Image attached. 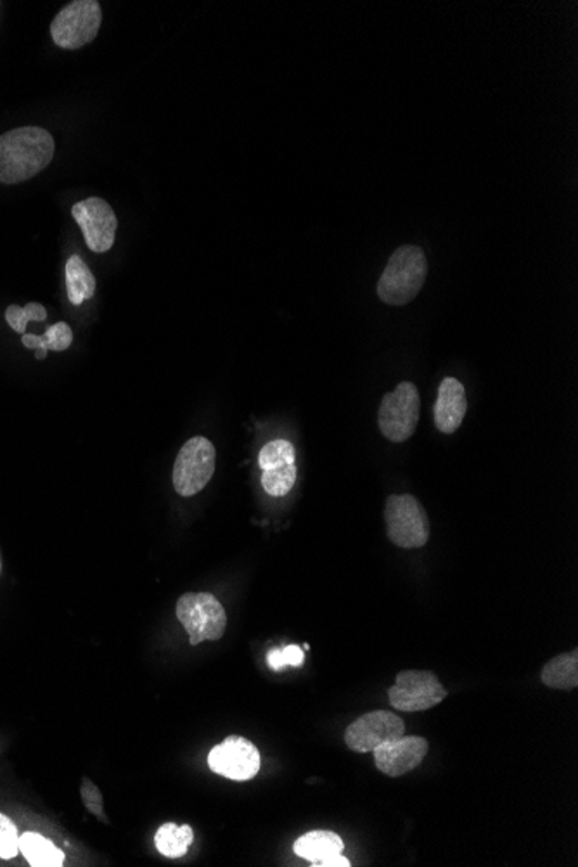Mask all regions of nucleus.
Returning a JSON list of instances; mask_svg holds the SVG:
<instances>
[{
  "label": "nucleus",
  "instance_id": "f257e3e1",
  "mask_svg": "<svg viewBox=\"0 0 578 867\" xmlns=\"http://www.w3.org/2000/svg\"><path fill=\"white\" fill-rule=\"evenodd\" d=\"M54 139L39 126H21L0 135V182L20 184L36 177L54 156Z\"/></svg>",
  "mask_w": 578,
  "mask_h": 867
},
{
  "label": "nucleus",
  "instance_id": "f03ea898",
  "mask_svg": "<svg viewBox=\"0 0 578 867\" xmlns=\"http://www.w3.org/2000/svg\"><path fill=\"white\" fill-rule=\"evenodd\" d=\"M428 276V261L419 246H402L389 257L378 283V296L385 304L402 307L413 302Z\"/></svg>",
  "mask_w": 578,
  "mask_h": 867
},
{
  "label": "nucleus",
  "instance_id": "7ed1b4c3",
  "mask_svg": "<svg viewBox=\"0 0 578 867\" xmlns=\"http://www.w3.org/2000/svg\"><path fill=\"white\" fill-rule=\"evenodd\" d=\"M175 613L190 634L191 646L205 641H219L225 634L227 615L221 601L210 592H187L181 595Z\"/></svg>",
  "mask_w": 578,
  "mask_h": 867
},
{
  "label": "nucleus",
  "instance_id": "20e7f679",
  "mask_svg": "<svg viewBox=\"0 0 578 867\" xmlns=\"http://www.w3.org/2000/svg\"><path fill=\"white\" fill-rule=\"evenodd\" d=\"M388 539L402 549H419L428 544L429 518L422 502L410 493L389 496L385 508Z\"/></svg>",
  "mask_w": 578,
  "mask_h": 867
},
{
  "label": "nucleus",
  "instance_id": "39448f33",
  "mask_svg": "<svg viewBox=\"0 0 578 867\" xmlns=\"http://www.w3.org/2000/svg\"><path fill=\"white\" fill-rule=\"evenodd\" d=\"M422 399L413 382L404 381L383 397L379 406L378 425L383 437L389 442L402 443L413 437L419 421Z\"/></svg>",
  "mask_w": 578,
  "mask_h": 867
},
{
  "label": "nucleus",
  "instance_id": "423d86ee",
  "mask_svg": "<svg viewBox=\"0 0 578 867\" xmlns=\"http://www.w3.org/2000/svg\"><path fill=\"white\" fill-rule=\"evenodd\" d=\"M215 447L209 438L194 437L185 442L173 465V489L179 496L193 497L209 486L215 473Z\"/></svg>",
  "mask_w": 578,
  "mask_h": 867
},
{
  "label": "nucleus",
  "instance_id": "0eeeda50",
  "mask_svg": "<svg viewBox=\"0 0 578 867\" xmlns=\"http://www.w3.org/2000/svg\"><path fill=\"white\" fill-rule=\"evenodd\" d=\"M101 21L103 12L95 0H75L52 20V40L61 49L83 48L98 37Z\"/></svg>",
  "mask_w": 578,
  "mask_h": 867
},
{
  "label": "nucleus",
  "instance_id": "6e6552de",
  "mask_svg": "<svg viewBox=\"0 0 578 867\" xmlns=\"http://www.w3.org/2000/svg\"><path fill=\"white\" fill-rule=\"evenodd\" d=\"M388 698L394 708L413 714L440 705L447 698V691L432 672L406 671L397 675V682L388 690Z\"/></svg>",
  "mask_w": 578,
  "mask_h": 867
},
{
  "label": "nucleus",
  "instance_id": "1a4fd4ad",
  "mask_svg": "<svg viewBox=\"0 0 578 867\" xmlns=\"http://www.w3.org/2000/svg\"><path fill=\"white\" fill-rule=\"evenodd\" d=\"M406 734V724L398 715L376 710L361 715L346 727L345 743L357 753H371L383 743L392 742Z\"/></svg>",
  "mask_w": 578,
  "mask_h": 867
},
{
  "label": "nucleus",
  "instance_id": "9d476101",
  "mask_svg": "<svg viewBox=\"0 0 578 867\" xmlns=\"http://www.w3.org/2000/svg\"><path fill=\"white\" fill-rule=\"evenodd\" d=\"M73 218L82 230L83 237L89 248L94 253H107L111 249L116 236L119 221L113 208L101 197H89L77 203L73 208Z\"/></svg>",
  "mask_w": 578,
  "mask_h": 867
},
{
  "label": "nucleus",
  "instance_id": "9b49d317",
  "mask_svg": "<svg viewBox=\"0 0 578 867\" xmlns=\"http://www.w3.org/2000/svg\"><path fill=\"white\" fill-rule=\"evenodd\" d=\"M210 769L233 781H249L260 771V753L250 740L231 736L209 753Z\"/></svg>",
  "mask_w": 578,
  "mask_h": 867
},
{
  "label": "nucleus",
  "instance_id": "f8f14e48",
  "mask_svg": "<svg viewBox=\"0 0 578 867\" xmlns=\"http://www.w3.org/2000/svg\"><path fill=\"white\" fill-rule=\"evenodd\" d=\"M429 745L425 737L404 736L383 743L374 749V764L389 777L406 776L425 761Z\"/></svg>",
  "mask_w": 578,
  "mask_h": 867
},
{
  "label": "nucleus",
  "instance_id": "ddd939ff",
  "mask_svg": "<svg viewBox=\"0 0 578 867\" xmlns=\"http://www.w3.org/2000/svg\"><path fill=\"white\" fill-rule=\"evenodd\" d=\"M433 412H435V425L440 434H456L468 412V399L463 382L457 381L456 378L442 379Z\"/></svg>",
  "mask_w": 578,
  "mask_h": 867
},
{
  "label": "nucleus",
  "instance_id": "4468645a",
  "mask_svg": "<svg viewBox=\"0 0 578 867\" xmlns=\"http://www.w3.org/2000/svg\"><path fill=\"white\" fill-rule=\"evenodd\" d=\"M343 848H345V844L336 833L323 832V829L305 833L293 845L296 856L308 860L312 866L327 859V857L338 856Z\"/></svg>",
  "mask_w": 578,
  "mask_h": 867
},
{
  "label": "nucleus",
  "instance_id": "2eb2a0df",
  "mask_svg": "<svg viewBox=\"0 0 578 867\" xmlns=\"http://www.w3.org/2000/svg\"><path fill=\"white\" fill-rule=\"evenodd\" d=\"M20 851L33 867H61L64 863L63 850L36 832L20 836Z\"/></svg>",
  "mask_w": 578,
  "mask_h": 867
},
{
  "label": "nucleus",
  "instance_id": "dca6fc26",
  "mask_svg": "<svg viewBox=\"0 0 578 867\" xmlns=\"http://www.w3.org/2000/svg\"><path fill=\"white\" fill-rule=\"evenodd\" d=\"M544 684L551 690L570 691L578 686V651L555 656L542 669Z\"/></svg>",
  "mask_w": 578,
  "mask_h": 867
},
{
  "label": "nucleus",
  "instance_id": "f3484780",
  "mask_svg": "<svg viewBox=\"0 0 578 867\" xmlns=\"http://www.w3.org/2000/svg\"><path fill=\"white\" fill-rule=\"evenodd\" d=\"M194 832L190 824L165 823L154 835V845L162 856L169 859H181L193 845Z\"/></svg>",
  "mask_w": 578,
  "mask_h": 867
},
{
  "label": "nucleus",
  "instance_id": "a211bd4d",
  "mask_svg": "<svg viewBox=\"0 0 578 867\" xmlns=\"http://www.w3.org/2000/svg\"><path fill=\"white\" fill-rule=\"evenodd\" d=\"M21 341H23L24 347L36 350L37 359L42 360L48 357L49 350H68L70 345L73 344V332H71L67 323H58L51 326L42 336L23 335Z\"/></svg>",
  "mask_w": 578,
  "mask_h": 867
},
{
  "label": "nucleus",
  "instance_id": "6ab92c4d",
  "mask_svg": "<svg viewBox=\"0 0 578 867\" xmlns=\"http://www.w3.org/2000/svg\"><path fill=\"white\" fill-rule=\"evenodd\" d=\"M67 288L73 305H82L83 302L94 296V276H92L91 268L87 267L85 262L79 255L67 262Z\"/></svg>",
  "mask_w": 578,
  "mask_h": 867
},
{
  "label": "nucleus",
  "instance_id": "aec40b11",
  "mask_svg": "<svg viewBox=\"0 0 578 867\" xmlns=\"http://www.w3.org/2000/svg\"><path fill=\"white\" fill-rule=\"evenodd\" d=\"M258 465L262 471L295 465V447L287 440H272L260 450Z\"/></svg>",
  "mask_w": 578,
  "mask_h": 867
},
{
  "label": "nucleus",
  "instance_id": "412c9836",
  "mask_svg": "<svg viewBox=\"0 0 578 867\" xmlns=\"http://www.w3.org/2000/svg\"><path fill=\"white\" fill-rule=\"evenodd\" d=\"M296 483V466L267 469L262 473V487L272 497H283L292 492Z\"/></svg>",
  "mask_w": 578,
  "mask_h": 867
},
{
  "label": "nucleus",
  "instance_id": "4be33fe9",
  "mask_svg": "<svg viewBox=\"0 0 578 867\" xmlns=\"http://www.w3.org/2000/svg\"><path fill=\"white\" fill-rule=\"evenodd\" d=\"M48 319V310L40 304H28L24 307H18V305H11L6 310V320L9 326L17 333L24 335L27 326L30 320H45Z\"/></svg>",
  "mask_w": 578,
  "mask_h": 867
},
{
  "label": "nucleus",
  "instance_id": "5701e85b",
  "mask_svg": "<svg viewBox=\"0 0 578 867\" xmlns=\"http://www.w3.org/2000/svg\"><path fill=\"white\" fill-rule=\"evenodd\" d=\"M20 854V833L17 824L0 814V859L9 860Z\"/></svg>",
  "mask_w": 578,
  "mask_h": 867
},
{
  "label": "nucleus",
  "instance_id": "b1692460",
  "mask_svg": "<svg viewBox=\"0 0 578 867\" xmlns=\"http://www.w3.org/2000/svg\"><path fill=\"white\" fill-rule=\"evenodd\" d=\"M305 653L296 644H287L284 647H274L268 651L267 663L272 671H283L284 666H302Z\"/></svg>",
  "mask_w": 578,
  "mask_h": 867
},
{
  "label": "nucleus",
  "instance_id": "393cba45",
  "mask_svg": "<svg viewBox=\"0 0 578 867\" xmlns=\"http://www.w3.org/2000/svg\"><path fill=\"white\" fill-rule=\"evenodd\" d=\"M80 795H82L83 805H85L87 810H89L92 816L98 817V819L103 820V823H110L108 817L104 816L103 795H101V789H99L89 777H83L82 786H80Z\"/></svg>",
  "mask_w": 578,
  "mask_h": 867
},
{
  "label": "nucleus",
  "instance_id": "a878e982",
  "mask_svg": "<svg viewBox=\"0 0 578 867\" xmlns=\"http://www.w3.org/2000/svg\"><path fill=\"white\" fill-rule=\"evenodd\" d=\"M351 860L346 859V857H343L342 854H338V856L327 857V859L321 860V863L315 864L314 867H351Z\"/></svg>",
  "mask_w": 578,
  "mask_h": 867
},
{
  "label": "nucleus",
  "instance_id": "bb28decb",
  "mask_svg": "<svg viewBox=\"0 0 578 867\" xmlns=\"http://www.w3.org/2000/svg\"><path fill=\"white\" fill-rule=\"evenodd\" d=\"M0 573H2V557H0Z\"/></svg>",
  "mask_w": 578,
  "mask_h": 867
}]
</instances>
